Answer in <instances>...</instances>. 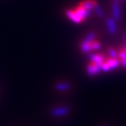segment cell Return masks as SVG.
Returning a JSON list of instances; mask_svg holds the SVG:
<instances>
[{"label":"cell","mask_w":126,"mask_h":126,"mask_svg":"<svg viewBox=\"0 0 126 126\" xmlns=\"http://www.w3.org/2000/svg\"><path fill=\"white\" fill-rule=\"evenodd\" d=\"M101 71V64H95L91 62L87 67V73L88 76H94Z\"/></svg>","instance_id":"obj_3"},{"label":"cell","mask_w":126,"mask_h":126,"mask_svg":"<svg viewBox=\"0 0 126 126\" xmlns=\"http://www.w3.org/2000/svg\"><path fill=\"white\" fill-rule=\"evenodd\" d=\"M88 59L91 60V62L95 63V64H102L103 62H105L106 56L104 53H99V54H89Z\"/></svg>","instance_id":"obj_4"},{"label":"cell","mask_w":126,"mask_h":126,"mask_svg":"<svg viewBox=\"0 0 126 126\" xmlns=\"http://www.w3.org/2000/svg\"><path fill=\"white\" fill-rule=\"evenodd\" d=\"M113 1H117V2H121L120 0H113Z\"/></svg>","instance_id":"obj_20"},{"label":"cell","mask_w":126,"mask_h":126,"mask_svg":"<svg viewBox=\"0 0 126 126\" xmlns=\"http://www.w3.org/2000/svg\"><path fill=\"white\" fill-rule=\"evenodd\" d=\"M111 70L110 65H108V63L105 61L103 62L102 64H101V71H103L105 72H108V71H110Z\"/></svg>","instance_id":"obj_15"},{"label":"cell","mask_w":126,"mask_h":126,"mask_svg":"<svg viewBox=\"0 0 126 126\" xmlns=\"http://www.w3.org/2000/svg\"><path fill=\"white\" fill-rule=\"evenodd\" d=\"M120 64L124 66L125 68H126V59H121L120 60Z\"/></svg>","instance_id":"obj_17"},{"label":"cell","mask_w":126,"mask_h":126,"mask_svg":"<svg viewBox=\"0 0 126 126\" xmlns=\"http://www.w3.org/2000/svg\"><path fill=\"white\" fill-rule=\"evenodd\" d=\"M97 37V33L95 31H91L87 36L86 37L82 40V42L80 43H85V44H90L91 42L96 40Z\"/></svg>","instance_id":"obj_11"},{"label":"cell","mask_w":126,"mask_h":126,"mask_svg":"<svg viewBox=\"0 0 126 126\" xmlns=\"http://www.w3.org/2000/svg\"><path fill=\"white\" fill-rule=\"evenodd\" d=\"M71 112V108L68 106H59L52 107L49 110V115L52 118H59L67 115Z\"/></svg>","instance_id":"obj_1"},{"label":"cell","mask_w":126,"mask_h":126,"mask_svg":"<svg viewBox=\"0 0 126 126\" xmlns=\"http://www.w3.org/2000/svg\"><path fill=\"white\" fill-rule=\"evenodd\" d=\"M65 15H67V17L70 20H71L73 22H75L76 24H79L83 21L81 17L78 15V14L76 12L75 10H66Z\"/></svg>","instance_id":"obj_7"},{"label":"cell","mask_w":126,"mask_h":126,"mask_svg":"<svg viewBox=\"0 0 126 126\" xmlns=\"http://www.w3.org/2000/svg\"><path fill=\"white\" fill-rule=\"evenodd\" d=\"M106 27L108 31H109L110 34L114 35L117 32V25H116V21L112 18V17H108L106 19Z\"/></svg>","instance_id":"obj_5"},{"label":"cell","mask_w":126,"mask_h":126,"mask_svg":"<svg viewBox=\"0 0 126 126\" xmlns=\"http://www.w3.org/2000/svg\"><path fill=\"white\" fill-rule=\"evenodd\" d=\"M121 2H117L112 0V17L116 21L119 22L121 19Z\"/></svg>","instance_id":"obj_2"},{"label":"cell","mask_w":126,"mask_h":126,"mask_svg":"<svg viewBox=\"0 0 126 126\" xmlns=\"http://www.w3.org/2000/svg\"><path fill=\"white\" fill-rule=\"evenodd\" d=\"M121 2H126V0H120Z\"/></svg>","instance_id":"obj_21"},{"label":"cell","mask_w":126,"mask_h":126,"mask_svg":"<svg viewBox=\"0 0 126 126\" xmlns=\"http://www.w3.org/2000/svg\"><path fill=\"white\" fill-rule=\"evenodd\" d=\"M105 126H110V125H105Z\"/></svg>","instance_id":"obj_22"},{"label":"cell","mask_w":126,"mask_h":126,"mask_svg":"<svg viewBox=\"0 0 126 126\" xmlns=\"http://www.w3.org/2000/svg\"><path fill=\"white\" fill-rule=\"evenodd\" d=\"M121 49H122L124 52H126V45H124V47H123Z\"/></svg>","instance_id":"obj_18"},{"label":"cell","mask_w":126,"mask_h":126,"mask_svg":"<svg viewBox=\"0 0 126 126\" xmlns=\"http://www.w3.org/2000/svg\"><path fill=\"white\" fill-rule=\"evenodd\" d=\"M90 47H91V51H96V50H99L101 48V43L98 40H95L91 43Z\"/></svg>","instance_id":"obj_13"},{"label":"cell","mask_w":126,"mask_h":126,"mask_svg":"<svg viewBox=\"0 0 126 126\" xmlns=\"http://www.w3.org/2000/svg\"><path fill=\"white\" fill-rule=\"evenodd\" d=\"M97 4L96 0H85V1L80 2L79 5L83 7L85 9H93L94 7Z\"/></svg>","instance_id":"obj_9"},{"label":"cell","mask_w":126,"mask_h":126,"mask_svg":"<svg viewBox=\"0 0 126 126\" xmlns=\"http://www.w3.org/2000/svg\"><path fill=\"white\" fill-rule=\"evenodd\" d=\"M76 12L78 14V15L81 17V19L84 21L85 19H87V17H89L90 16H91L93 15V9H85L81 6H78L75 9Z\"/></svg>","instance_id":"obj_6"},{"label":"cell","mask_w":126,"mask_h":126,"mask_svg":"<svg viewBox=\"0 0 126 126\" xmlns=\"http://www.w3.org/2000/svg\"><path fill=\"white\" fill-rule=\"evenodd\" d=\"M105 61L108 63V65H110L111 70L116 68L120 65V59H112L110 57H108V58L106 57Z\"/></svg>","instance_id":"obj_10"},{"label":"cell","mask_w":126,"mask_h":126,"mask_svg":"<svg viewBox=\"0 0 126 126\" xmlns=\"http://www.w3.org/2000/svg\"><path fill=\"white\" fill-rule=\"evenodd\" d=\"M107 52L109 56L112 59H118V52H117L114 48L111 47H108L106 48Z\"/></svg>","instance_id":"obj_12"},{"label":"cell","mask_w":126,"mask_h":126,"mask_svg":"<svg viewBox=\"0 0 126 126\" xmlns=\"http://www.w3.org/2000/svg\"><path fill=\"white\" fill-rule=\"evenodd\" d=\"M94 10L96 13V15L100 17V18H103L104 17V14H103V12L102 10V8H100V6L98 5V3L94 7Z\"/></svg>","instance_id":"obj_14"},{"label":"cell","mask_w":126,"mask_h":126,"mask_svg":"<svg viewBox=\"0 0 126 126\" xmlns=\"http://www.w3.org/2000/svg\"><path fill=\"white\" fill-rule=\"evenodd\" d=\"M118 59H126V52H124L122 49H120L118 52Z\"/></svg>","instance_id":"obj_16"},{"label":"cell","mask_w":126,"mask_h":126,"mask_svg":"<svg viewBox=\"0 0 126 126\" xmlns=\"http://www.w3.org/2000/svg\"><path fill=\"white\" fill-rule=\"evenodd\" d=\"M0 94H1V93H0Z\"/></svg>","instance_id":"obj_23"},{"label":"cell","mask_w":126,"mask_h":126,"mask_svg":"<svg viewBox=\"0 0 126 126\" xmlns=\"http://www.w3.org/2000/svg\"><path fill=\"white\" fill-rule=\"evenodd\" d=\"M71 84L69 82H58L56 83L55 85H54V87L59 92H64V91H69V90L71 88Z\"/></svg>","instance_id":"obj_8"},{"label":"cell","mask_w":126,"mask_h":126,"mask_svg":"<svg viewBox=\"0 0 126 126\" xmlns=\"http://www.w3.org/2000/svg\"><path fill=\"white\" fill-rule=\"evenodd\" d=\"M123 43H124V45H126V36L125 37V38H124V40H123Z\"/></svg>","instance_id":"obj_19"}]
</instances>
